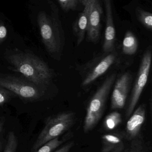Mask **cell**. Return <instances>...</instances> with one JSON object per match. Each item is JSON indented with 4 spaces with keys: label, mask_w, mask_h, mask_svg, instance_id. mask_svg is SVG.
I'll return each mask as SVG.
<instances>
[{
    "label": "cell",
    "mask_w": 152,
    "mask_h": 152,
    "mask_svg": "<svg viewBox=\"0 0 152 152\" xmlns=\"http://www.w3.org/2000/svg\"><path fill=\"white\" fill-rule=\"evenodd\" d=\"M71 136L70 133H68L63 136L61 139L57 137L50 140L34 152H52L62 145L64 142L68 141Z\"/></svg>",
    "instance_id": "cell-15"
},
{
    "label": "cell",
    "mask_w": 152,
    "mask_h": 152,
    "mask_svg": "<svg viewBox=\"0 0 152 152\" xmlns=\"http://www.w3.org/2000/svg\"><path fill=\"white\" fill-rule=\"evenodd\" d=\"M75 113L65 112L48 117L44 127L41 131L32 148L34 152L50 140L68 131L76 123Z\"/></svg>",
    "instance_id": "cell-4"
},
{
    "label": "cell",
    "mask_w": 152,
    "mask_h": 152,
    "mask_svg": "<svg viewBox=\"0 0 152 152\" xmlns=\"http://www.w3.org/2000/svg\"><path fill=\"white\" fill-rule=\"evenodd\" d=\"M84 11L79 14L73 26V31L77 38V44L79 45L84 41L88 27L90 0L84 5Z\"/></svg>",
    "instance_id": "cell-13"
},
{
    "label": "cell",
    "mask_w": 152,
    "mask_h": 152,
    "mask_svg": "<svg viewBox=\"0 0 152 152\" xmlns=\"http://www.w3.org/2000/svg\"><path fill=\"white\" fill-rule=\"evenodd\" d=\"M1 123H0V130H1Z\"/></svg>",
    "instance_id": "cell-25"
},
{
    "label": "cell",
    "mask_w": 152,
    "mask_h": 152,
    "mask_svg": "<svg viewBox=\"0 0 152 152\" xmlns=\"http://www.w3.org/2000/svg\"><path fill=\"white\" fill-rule=\"evenodd\" d=\"M123 132L105 134L101 138V152H123L125 149Z\"/></svg>",
    "instance_id": "cell-12"
},
{
    "label": "cell",
    "mask_w": 152,
    "mask_h": 152,
    "mask_svg": "<svg viewBox=\"0 0 152 152\" xmlns=\"http://www.w3.org/2000/svg\"><path fill=\"white\" fill-rule=\"evenodd\" d=\"M102 13L100 0H90L88 27L86 33L87 39L90 42H95L99 40Z\"/></svg>",
    "instance_id": "cell-9"
},
{
    "label": "cell",
    "mask_w": 152,
    "mask_h": 152,
    "mask_svg": "<svg viewBox=\"0 0 152 152\" xmlns=\"http://www.w3.org/2000/svg\"><path fill=\"white\" fill-rule=\"evenodd\" d=\"M124 152H144L141 142L137 139L132 141L129 147L125 149Z\"/></svg>",
    "instance_id": "cell-21"
},
{
    "label": "cell",
    "mask_w": 152,
    "mask_h": 152,
    "mask_svg": "<svg viewBox=\"0 0 152 152\" xmlns=\"http://www.w3.org/2000/svg\"><path fill=\"white\" fill-rule=\"evenodd\" d=\"M7 35V30L3 23H0V45L4 41Z\"/></svg>",
    "instance_id": "cell-23"
},
{
    "label": "cell",
    "mask_w": 152,
    "mask_h": 152,
    "mask_svg": "<svg viewBox=\"0 0 152 152\" xmlns=\"http://www.w3.org/2000/svg\"><path fill=\"white\" fill-rule=\"evenodd\" d=\"M138 42L136 36L130 31H127L122 42V51L127 55H133L137 52Z\"/></svg>",
    "instance_id": "cell-14"
},
{
    "label": "cell",
    "mask_w": 152,
    "mask_h": 152,
    "mask_svg": "<svg viewBox=\"0 0 152 152\" xmlns=\"http://www.w3.org/2000/svg\"><path fill=\"white\" fill-rule=\"evenodd\" d=\"M136 14L139 21L145 28L152 31V14L140 8H137Z\"/></svg>",
    "instance_id": "cell-17"
},
{
    "label": "cell",
    "mask_w": 152,
    "mask_h": 152,
    "mask_svg": "<svg viewBox=\"0 0 152 152\" xmlns=\"http://www.w3.org/2000/svg\"><path fill=\"white\" fill-rule=\"evenodd\" d=\"M146 112V106L145 104L139 105L134 111L127 122L125 131L123 132L125 139L132 141L138 138L142 126L145 121Z\"/></svg>",
    "instance_id": "cell-8"
},
{
    "label": "cell",
    "mask_w": 152,
    "mask_h": 152,
    "mask_svg": "<svg viewBox=\"0 0 152 152\" xmlns=\"http://www.w3.org/2000/svg\"><path fill=\"white\" fill-rule=\"evenodd\" d=\"M151 50L148 49L144 54L140 63L136 80L126 110V118H128L134 111L143 90L146 86L151 70Z\"/></svg>",
    "instance_id": "cell-6"
},
{
    "label": "cell",
    "mask_w": 152,
    "mask_h": 152,
    "mask_svg": "<svg viewBox=\"0 0 152 152\" xmlns=\"http://www.w3.org/2000/svg\"><path fill=\"white\" fill-rule=\"evenodd\" d=\"M132 80V75L129 72L123 74L117 79L114 85L112 95L111 110H120L124 108Z\"/></svg>",
    "instance_id": "cell-7"
},
{
    "label": "cell",
    "mask_w": 152,
    "mask_h": 152,
    "mask_svg": "<svg viewBox=\"0 0 152 152\" xmlns=\"http://www.w3.org/2000/svg\"><path fill=\"white\" fill-rule=\"evenodd\" d=\"M0 86L10 90L16 96L26 101H35L45 94L46 88L26 79L16 76H0Z\"/></svg>",
    "instance_id": "cell-5"
},
{
    "label": "cell",
    "mask_w": 152,
    "mask_h": 152,
    "mask_svg": "<svg viewBox=\"0 0 152 152\" xmlns=\"http://www.w3.org/2000/svg\"><path fill=\"white\" fill-rule=\"evenodd\" d=\"M79 1V0H58L61 8L66 11L75 10Z\"/></svg>",
    "instance_id": "cell-20"
},
{
    "label": "cell",
    "mask_w": 152,
    "mask_h": 152,
    "mask_svg": "<svg viewBox=\"0 0 152 152\" xmlns=\"http://www.w3.org/2000/svg\"><path fill=\"white\" fill-rule=\"evenodd\" d=\"M6 59L12 70L28 80L46 88L51 84L54 77L52 70L35 54L17 52L8 55Z\"/></svg>",
    "instance_id": "cell-1"
},
{
    "label": "cell",
    "mask_w": 152,
    "mask_h": 152,
    "mask_svg": "<svg viewBox=\"0 0 152 152\" xmlns=\"http://www.w3.org/2000/svg\"><path fill=\"white\" fill-rule=\"evenodd\" d=\"M18 140L14 133L10 132L4 152H16L18 146Z\"/></svg>",
    "instance_id": "cell-18"
},
{
    "label": "cell",
    "mask_w": 152,
    "mask_h": 152,
    "mask_svg": "<svg viewBox=\"0 0 152 152\" xmlns=\"http://www.w3.org/2000/svg\"><path fill=\"white\" fill-rule=\"evenodd\" d=\"M51 15L44 11L39 12L37 23L42 42L47 52L54 58L59 56L64 42V33L58 16L57 6L51 1Z\"/></svg>",
    "instance_id": "cell-2"
},
{
    "label": "cell",
    "mask_w": 152,
    "mask_h": 152,
    "mask_svg": "<svg viewBox=\"0 0 152 152\" xmlns=\"http://www.w3.org/2000/svg\"><path fill=\"white\" fill-rule=\"evenodd\" d=\"M105 54L86 74L82 81V86L85 87L93 83L98 78L103 75L117 61L118 55L116 51Z\"/></svg>",
    "instance_id": "cell-10"
},
{
    "label": "cell",
    "mask_w": 152,
    "mask_h": 152,
    "mask_svg": "<svg viewBox=\"0 0 152 152\" xmlns=\"http://www.w3.org/2000/svg\"><path fill=\"white\" fill-rule=\"evenodd\" d=\"M75 145L74 142H70L63 145L54 152H69Z\"/></svg>",
    "instance_id": "cell-22"
},
{
    "label": "cell",
    "mask_w": 152,
    "mask_h": 152,
    "mask_svg": "<svg viewBox=\"0 0 152 152\" xmlns=\"http://www.w3.org/2000/svg\"><path fill=\"white\" fill-rule=\"evenodd\" d=\"M122 121L121 114L118 112H113L108 114L104 119V127L107 131H112L121 124Z\"/></svg>",
    "instance_id": "cell-16"
},
{
    "label": "cell",
    "mask_w": 152,
    "mask_h": 152,
    "mask_svg": "<svg viewBox=\"0 0 152 152\" xmlns=\"http://www.w3.org/2000/svg\"><path fill=\"white\" fill-rule=\"evenodd\" d=\"M13 93L10 90L0 86V106L4 105L15 96Z\"/></svg>",
    "instance_id": "cell-19"
},
{
    "label": "cell",
    "mask_w": 152,
    "mask_h": 152,
    "mask_svg": "<svg viewBox=\"0 0 152 152\" xmlns=\"http://www.w3.org/2000/svg\"><path fill=\"white\" fill-rule=\"evenodd\" d=\"M79 1H80L81 3L83 4V5L84 6L89 0H79Z\"/></svg>",
    "instance_id": "cell-24"
},
{
    "label": "cell",
    "mask_w": 152,
    "mask_h": 152,
    "mask_svg": "<svg viewBox=\"0 0 152 152\" xmlns=\"http://www.w3.org/2000/svg\"><path fill=\"white\" fill-rule=\"evenodd\" d=\"M106 10V27L103 50L105 53L115 51L116 30L114 26L112 9L111 0H103Z\"/></svg>",
    "instance_id": "cell-11"
},
{
    "label": "cell",
    "mask_w": 152,
    "mask_h": 152,
    "mask_svg": "<svg viewBox=\"0 0 152 152\" xmlns=\"http://www.w3.org/2000/svg\"><path fill=\"white\" fill-rule=\"evenodd\" d=\"M117 75L113 73L108 76L92 96L87 107L84 123V133H87L95 126L103 114L106 101Z\"/></svg>",
    "instance_id": "cell-3"
}]
</instances>
